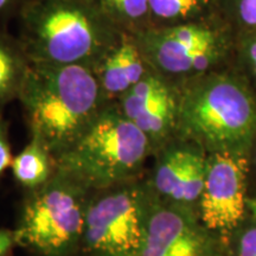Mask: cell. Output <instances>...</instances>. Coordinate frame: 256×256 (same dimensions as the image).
Returning a JSON list of instances; mask_svg holds the SVG:
<instances>
[{
  "instance_id": "cell-1",
  "label": "cell",
  "mask_w": 256,
  "mask_h": 256,
  "mask_svg": "<svg viewBox=\"0 0 256 256\" xmlns=\"http://www.w3.org/2000/svg\"><path fill=\"white\" fill-rule=\"evenodd\" d=\"M17 37L32 63L94 69L124 31L95 0H30Z\"/></svg>"
},
{
  "instance_id": "cell-2",
  "label": "cell",
  "mask_w": 256,
  "mask_h": 256,
  "mask_svg": "<svg viewBox=\"0 0 256 256\" xmlns=\"http://www.w3.org/2000/svg\"><path fill=\"white\" fill-rule=\"evenodd\" d=\"M18 101L28 136L62 154L108 104L92 69L84 66L32 63Z\"/></svg>"
},
{
  "instance_id": "cell-3",
  "label": "cell",
  "mask_w": 256,
  "mask_h": 256,
  "mask_svg": "<svg viewBox=\"0 0 256 256\" xmlns=\"http://www.w3.org/2000/svg\"><path fill=\"white\" fill-rule=\"evenodd\" d=\"M178 136L206 153L250 154L256 142V98L230 76L211 72L179 83Z\"/></svg>"
},
{
  "instance_id": "cell-4",
  "label": "cell",
  "mask_w": 256,
  "mask_h": 256,
  "mask_svg": "<svg viewBox=\"0 0 256 256\" xmlns=\"http://www.w3.org/2000/svg\"><path fill=\"white\" fill-rule=\"evenodd\" d=\"M152 154L148 138L112 102L78 142L55 159L57 170L94 191L144 177Z\"/></svg>"
},
{
  "instance_id": "cell-5",
  "label": "cell",
  "mask_w": 256,
  "mask_h": 256,
  "mask_svg": "<svg viewBox=\"0 0 256 256\" xmlns=\"http://www.w3.org/2000/svg\"><path fill=\"white\" fill-rule=\"evenodd\" d=\"M89 194L60 170L44 186L25 191L14 228L17 247L31 256H78Z\"/></svg>"
},
{
  "instance_id": "cell-6",
  "label": "cell",
  "mask_w": 256,
  "mask_h": 256,
  "mask_svg": "<svg viewBox=\"0 0 256 256\" xmlns=\"http://www.w3.org/2000/svg\"><path fill=\"white\" fill-rule=\"evenodd\" d=\"M145 176L90 191L78 256L140 255L156 203Z\"/></svg>"
},
{
  "instance_id": "cell-7",
  "label": "cell",
  "mask_w": 256,
  "mask_h": 256,
  "mask_svg": "<svg viewBox=\"0 0 256 256\" xmlns=\"http://www.w3.org/2000/svg\"><path fill=\"white\" fill-rule=\"evenodd\" d=\"M133 34L153 72L177 83L214 72L222 57V34L210 19Z\"/></svg>"
},
{
  "instance_id": "cell-8",
  "label": "cell",
  "mask_w": 256,
  "mask_h": 256,
  "mask_svg": "<svg viewBox=\"0 0 256 256\" xmlns=\"http://www.w3.org/2000/svg\"><path fill=\"white\" fill-rule=\"evenodd\" d=\"M249 168L250 154L208 153L197 214L202 224L222 240L248 216Z\"/></svg>"
},
{
  "instance_id": "cell-9",
  "label": "cell",
  "mask_w": 256,
  "mask_h": 256,
  "mask_svg": "<svg viewBox=\"0 0 256 256\" xmlns=\"http://www.w3.org/2000/svg\"><path fill=\"white\" fill-rule=\"evenodd\" d=\"M206 158L208 153L200 145L179 136L159 147L145 176L156 200L197 211Z\"/></svg>"
},
{
  "instance_id": "cell-10",
  "label": "cell",
  "mask_w": 256,
  "mask_h": 256,
  "mask_svg": "<svg viewBox=\"0 0 256 256\" xmlns=\"http://www.w3.org/2000/svg\"><path fill=\"white\" fill-rule=\"evenodd\" d=\"M223 244L202 224L196 210L156 200L139 256H212Z\"/></svg>"
},
{
  "instance_id": "cell-11",
  "label": "cell",
  "mask_w": 256,
  "mask_h": 256,
  "mask_svg": "<svg viewBox=\"0 0 256 256\" xmlns=\"http://www.w3.org/2000/svg\"><path fill=\"white\" fill-rule=\"evenodd\" d=\"M152 144L153 153L178 136L179 83L152 72L116 102Z\"/></svg>"
},
{
  "instance_id": "cell-12",
  "label": "cell",
  "mask_w": 256,
  "mask_h": 256,
  "mask_svg": "<svg viewBox=\"0 0 256 256\" xmlns=\"http://www.w3.org/2000/svg\"><path fill=\"white\" fill-rule=\"evenodd\" d=\"M107 104L118 102L153 72L130 32L124 31L118 43L92 69Z\"/></svg>"
},
{
  "instance_id": "cell-13",
  "label": "cell",
  "mask_w": 256,
  "mask_h": 256,
  "mask_svg": "<svg viewBox=\"0 0 256 256\" xmlns=\"http://www.w3.org/2000/svg\"><path fill=\"white\" fill-rule=\"evenodd\" d=\"M32 62L19 38L0 28V113L18 101Z\"/></svg>"
},
{
  "instance_id": "cell-14",
  "label": "cell",
  "mask_w": 256,
  "mask_h": 256,
  "mask_svg": "<svg viewBox=\"0 0 256 256\" xmlns=\"http://www.w3.org/2000/svg\"><path fill=\"white\" fill-rule=\"evenodd\" d=\"M10 170L16 183L25 192L49 183L56 174L57 165L55 156L46 144L36 136H30L28 145L14 156Z\"/></svg>"
},
{
  "instance_id": "cell-15",
  "label": "cell",
  "mask_w": 256,
  "mask_h": 256,
  "mask_svg": "<svg viewBox=\"0 0 256 256\" xmlns=\"http://www.w3.org/2000/svg\"><path fill=\"white\" fill-rule=\"evenodd\" d=\"M214 0H148L150 28H164L209 19Z\"/></svg>"
},
{
  "instance_id": "cell-16",
  "label": "cell",
  "mask_w": 256,
  "mask_h": 256,
  "mask_svg": "<svg viewBox=\"0 0 256 256\" xmlns=\"http://www.w3.org/2000/svg\"><path fill=\"white\" fill-rule=\"evenodd\" d=\"M122 31L138 34L151 26L148 0H95Z\"/></svg>"
},
{
  "instance_id": "cell-17",
  "label": "cell",
  "mask_w": 256,
  "mask_h": 256,
  "mask_svg": "<svg viewBox=\"0 0 256 256\" xmlns=\"http://www.w3.org/2000/svg\"><path fill=\"white\" fill-rule=\"evenodd\" d=\"M223 242L229 256H256V220L247 216Z\"/></svg>"
},
{
  "instance_id": "cell-18",
  "label": "cell",
  "mask_w": 256,
  "mask_h": 256,
  "mask_svg": "<svg viewBox=\"0 0 256 256\" xmlns=\"http://www.w3.org/2000/svg\"><path fill=\"white\" fill-rule=\"evenodd\" d=\"M12 150L10 142V124L0 113V178L11 168Z\"/></svg>"
},
{
  "instance_id": "cell-19",
  "label": "cell",
  "mask_w": 256,
  "mask_h": 256,
  "mask_svg": "<svg viewBox=\"0 0 256 256\" xmlns=\"http://www.w3.org/2000/svg\"><path fill=\"white\" fill-rule=\"evenodd\" d=\"M30 0H0V28H8L17 20L19 14Z\"/></svg>"
},
{
  "instance_id": "cell-20",
  "label": "cell",
  "mask_w": 256,
  "mask_h": 256,
  "mask_svg": "<svg viewBox=\"0 0 256 256\" xmlns=\"http://www.w3.org/2000/svg\"><path fill=\"white\" fill-rule=\"evenodd\" d=\"M17 248L14 229L0 228V256H14Z\"/></svg>"
},
{
  "instance_id": "cell-21",
  "label": "cell",
  "mask_w": 256,
  "mask_h": 256,
  "mask_svg": "<svg viewBox=\"0 0 256 256\" xmlns=\"http://www.w3.org/2000/svg\"><path fill=\"white\" fill-rule=\"evenodd\" d=\"M240 14L247 24L256 25V0H241Z\"/></svg>"
},
{
  "instance_id": "cell-22",
  "label": "cell",
  "mask_w": 256,
  "mask_h": 256,
  "mask_svg": "<svg viewBox=\"0 0 256 256\" xmlns=\"http://www.w3.org/2000/svg\"><path fill=\"white\" fill-rule=\"evenodd\" d=\"M248 186H249V194H255L256 192V151H252L250 153V168H249V179H248Z\"/></svg>"
},
{
  "instance_id": "cell-23",
  "label": "cell",
  "mask_w": 256,
  "mask_h": 256,
  "mask_svg": "<svg viewBox=\"0 0 256 256\" xmlns=\"http://www.w3.org/2000/svg\"><path fill=\"white\" fill-rule=\"evenodd\" d=\"M247 208H248V216L254 220H256V192L248 197Z\"/></svg>"
},
{
  "instance_id": "cell-24",
  "label": "cell",
  "mask_w": 256,
  "mask_h": 256,
  "mask_svg": "<svg viewBox=\"0 0 256 256\" xmlns=\"http://www.w3.org/2000/svg\"><path fill=\"white\" fill-rule=\"evenodd\" d=\"M250 56H252V62H254L255 70H256V42H255L254 44H252V48H250Z\"/></svg>"
},
{
  "instance_id": "cell-25",
  "label": "cell",
  "mask_w": 256,
  "mask_h": 256,
  "mask_svg": "<svg viewBox=\"0 0 256 256\" xmlns=\"http://www.w3.org/2000/svg\"><path fill=\"white\" fill-rule=\"evenodd\" d=\"M212 256H229V254H228V252H226V246L223 244V247H222V249H220V252H217L216 254H214Z\"/></svg>"
}]
</instances>
